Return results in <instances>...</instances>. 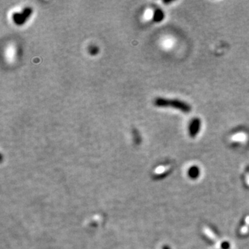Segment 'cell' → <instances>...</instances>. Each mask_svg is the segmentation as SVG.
<instances>
[{
  "label": "cell",
  "instance_id": "1",
  "mask_svg": "<svg viewBox=\"0 0 249 249\" xmlns=\"http://www.w3.org/2000/svg\"><path fill=\"white\" fill-rule=\"evenodd\" d=\"M154 104L158 107H170L180 110L183 113H189L191 111V107L186 102L177 99H168L164 98H157L154 99Z\"/></svg>",
  "mask_w": 249,
  "mask_h": 249
},
{
  "label": "cell",
  "instance_id": "2",
  "mask_svg": "<svg viewBox=\"0 0 249 249\" xmlns=\"http://www.w3.org/2000/svg\"><path fill=\"white\" fill-rule=\"evenodd\" d=\"M33 11L31 8H26L22 13H15L13 15V20L14 23L18 26L25 24L27 19L31 15Z\"/></svg>",
  "mask_w": 249,
  "mask_h": 249
},
{
  "label": "cell",
  "instance_id": "3",
  "mask_svg": "<svg viewBox=\"0 0 249 249\" xmlns=\"http://www.w3.org/2000/svg\"><path fill=\"white\" fill-rule=\"evenodd\" d=\"M201 120L198 118L192 119L189 125V134L191 136H195L200 130Z\"/></svg>",
  "mask_w": 249,
  "mask_h": 249
},
{
  "label": "cell",
  "instance_id": "4",
  "mask_svg": "<svg viewBox=\"0 0 249 249\" xmlns=\"http://www.w3.org/2000/svg\"><path fill=\"white\" fill-rule=\"evenodd\" d=\"M153 18L155 22H161L164 19V13L163 12V11L161 9H157L155 11Z\"/></svg>",
  "mask_w": 249,
  "mask_h": 249
},
{
  "label": "cell",
  "instance_id": "5",
  "mask_svg": "<svg viewBox=\"0 0 249 249\" xmlns=\"http://www.w3.org/2000/svg\"><path fill=\"white\" fill-rule=\"evenodd\" d=\"M233 140H238V141H243L246 139L245 134H237L235 136H233Z\"/></svg>",
  "mask_w": 249,
  "mask_h": 249
},
{
  "label": "cell",
  "instance_id": "6",
  "mask_svg": "<svg viewBox=\"0 0 249 249\" xmlns=\"http://www.w3.org/2000/svg\"><path fill=\"white\" fill-rule=\"evenodd\" d=\"M14 56V49L13 47H11L8 48L7 49V51H6V57L8 59L11 60Z\"/></svg>",
  "mask_w": 249,
  "mask_h": 249
},
{
  "label": "cell",
  "instance_id": "7",
  "mask_svg": "<svg viewBox=\"0 0 249 249\" xmlns=\"http://www.w3.org/2000/svg\"><path fill=\"white\" fill-rule=\"evenodd\" d=\"M144 17H145V19H151L152 17H154V15L151 10H148L145 12Z\"/></svg>",
  "mask_w": 249,
  "mask_h": 249
},
{
  "label": "cell",
  "instance_id": "8",
  "mask_svg": "<svg viewBox=\"0 0 249 249\" xmlns=\"http://www.w3.org/2000/svg\"><path fill=\"white\" fill-rule=\"evenodd\" d=\"M204 231H205V233H206V235H208L210 238H211L212 239H215V235H214V234L213 233V232L211 230H210L208 228H204Z\"/></svg>",
  "mask_w": 249,
  "mask_h": 249
},
{
  "label": "cell",
  "instance_id": "9",
  "mask_svg": "<svg viewBox=\"0 0 249 249\" xmlns=\"http://www.w3.org/2000/svg\"><path fill=\"white\" fill-rule=\"evenodd\" d=\"M168 168H166V167H161V168H158L157 170V173H162V172H163V171H165V170H167Z\"/></svg>",
  "mask_w": 249,
  "mask_h": 249
},
{
  "label": "cell",
  "instance_id": "10",
  "mask_svg": "<svg viewBox=\"0 0 249 249\" xmlns=\"http://www.w3.org/2000/svg\"><path fill=\"white\" fill-rule=\"evenodd\" d=\"M248 229H249V226H248V225H245V226L243 227L242 229L241 230V233L242 234V235L243 234H246L247 233Z\"/></svg>",
  "mask_w": 249,
  "mask_h": 249
},
{
  "label": "cell",
  "instance_id": "11",
  "mask_svg": "<svg viewBox=\"0 0 249 249\" xmlns=\"http://www.w3.org/2000/svg\"><path fill=\"white\" fill-rule=\"evenodd\" d=\"M91 52H92V54H96V53L98 52V50H97V49H96L95 47L94 48H92V49H91V51H90Z\"/></svg>",
  "mask_w": 249,
  "mask_h": 249
},
{
  "label": "cell",
  "instance_id": "12",
  "mask_svg": "<svg viewBox=\"0 0 249 249\" xmlns=\"http://www.w3.org/2000/svg\"><path fill=\"white\" fill-rule=\"evenodd\" d=\"M246 221H247V225L249 226V216H248L247 219H246Z\"/></svg>",
  "mask_w": 249,
  "mask_h": 249
},
{
  "label": "cell",
  "instance_id": "13",
  "mask_svg": "<svg viewBox=\"0 0 249 249\" xmlns=\"http://www.w3.org/2000/svg\"><path fill=\"white\" fill-rule=\"evenodd\" d=\"M247 182L248 185L249 186V174H248L247 176Z\"/></svg>",
  "mask_w": 249,
  "mask_h": 249
}]
</instances>
